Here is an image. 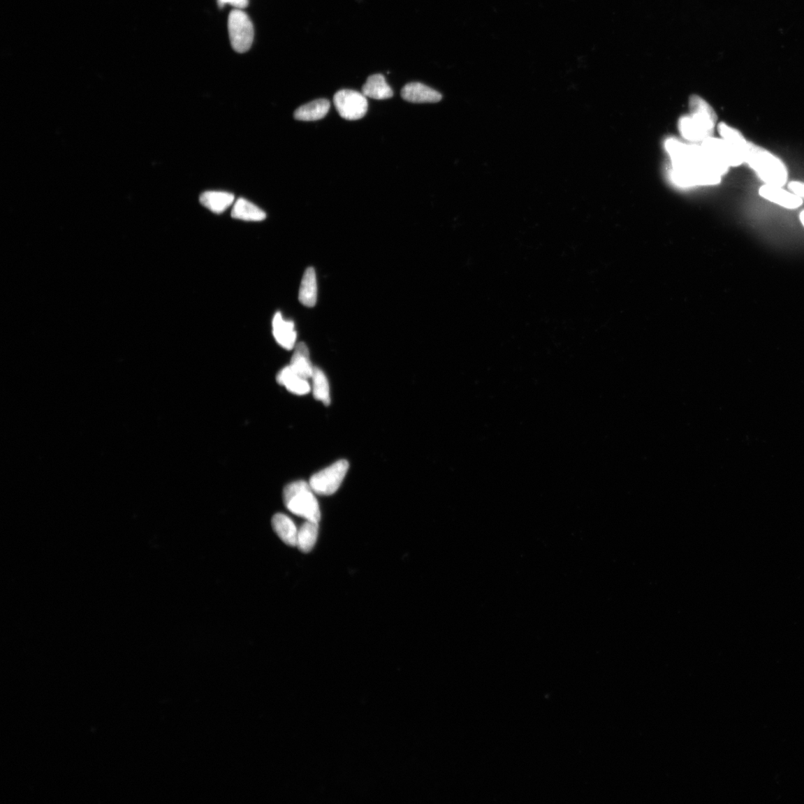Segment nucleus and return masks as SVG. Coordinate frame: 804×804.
Returning a JSON list of instances; mask_svg holds the SVG:
<instances>
[{
    "mask_svg": "<svg viewBox=\"0 0 804 804\" xmlns=\"http://www.w3.org/2000/svg\"><path fill=\"white\" fill-rule=\"evenodd\" d=\"M362 94L373 99L384 100L393 96L392 88L381 74L370 75L362 87Z\"/></svg>",
    "mask_w": 804,
    "mask_h": 804,
    "instance_id": "obj_16",
    "label": "nucleus"
},
{
    "mask_svg": "<svg viewBox=\"0 0 804 804\" xmlns=\"http://www.w3.org/2000/svg\"><path fill=\"white\" fill-rule=\"evenodd\" d=\"M309 483L298 481L289 483L283 491V501L294 515L312 522H319L320 506Z\"/></svg>",
    "mask_w": 804,
    "mask_h": 804,
    "instance_id": "obj_4",
    "label": "nucleus"
},
{
    "mask_svg": "<svg viewBox=\"0 0 804 804\" xmlns=\"http://www.w3.org/2000/svg\"><path fill=\"white\" fill-rule=\"evenodd\" d=\"M220 7L230 4L237 9H243L248 6V0H218Z\"/></svg>",
    "mask_w": 804,
    "mask_h": 804,
    "instance_id": "obj_23",
    "label": "nucleus"
},
{
    "mask_svg": "<svg viewBox=\"0 0 804 804\" xmlns=\"http://www.w3.org/2000/svg\"><path fill=\"white\" fill-rule=\"evenodd\" d=\"M401 95L404 100L411 103H436L443 98L437 90L418 82L406 85Z\"/></svg>",
    "mask_w": 804,
    "mask_h": 804,
    "instance_id": "obj_9",
    "label": "nucleus"
},
{
    "mask_svg": "<svg viewBox=\"0 0 804 804\" xmlns=\"http://www.w3.org/2000/svg\"><path fill=\"white\" fill-rule=\"evenodd\" d=\"M289 366L300 377L307 379L312 378L314 367L312 365L309 350L307 344L301 342L294 347Z\"/></svg>",
    "mask_w": 804,
    "mask_h": 804,
    "instance_id": "obj_14",
    "label": "nucleus"
},
{
    "mask_svg": "<svg viewBox=\"0 0 804 804\" xmlns=\"http://www.w3.org/2000/svg\"><path fill=\"white\" fill-rule=\"evenodd\" d=\"M333 100L339 115L346 120L360 119L368 110L366 96L353 89L339 90Z\"/></svg>",
    "mask_w": 804,
    "mask_h": 804,
    "instance_id": "obj_7",
    "label": "nucleus"
},
{
    "mask_svg": "<svg viewBox=\"0 0 804 804\" xmlns=\"http://www.w3.org/2000/svg\"><path fill=\"white\" fill-rule=\"evenodd\" d=\"M800 219H801V221L802 222L803 225L804 226V211H803V212L801 213V214H800Z\"/></svg>",
    "mask_w": 804,
    "mask_h": 804,
    "instance_id": "obj_24",
    "label": "nucleus"
},
{
    "mask_svg": "<svg viewBox=\"0 0 804 804\" xmlns=\"http://www.w3.org/2000/svg\"><path fill=\"white\" fill-rule=\"evenodd\" d=\"M272 326L274 337L279 346L287 350L295 347L298 334L293 321L284 320L281 312H277L274 316Z\"/></svg>",
    "mask_w": 804,
    "mask_h": 804,
    "instance_id": "obj_10",
    "label": "nucleus"
},
{
    "mask_svg": "<svg viewBox=\"0 0 804 804\" xmlns=\"http://www.w3.org/2000/svg\"><path fill=\"white\" fill-rule=\"evenodd\" d=\"M665 148L671 159V180L678 187L716 185L729 171V167L701 144L687 145L671 138L665 142Z\"/></svg>",
    "mask_w": 804,
    "mask_h": 804,
    "instance_id": "obj_1",
    "label": "nucleus"
},
{
    "mask_svg": "<svg viewBox=\"0 0 804 804\" xmlns=\"http://www.w3.org/2000/svg\"><path fill=\"white\" fill-rule=\"evenodd\" d=\"M277 381L290 393L298 395H307L312 391V385L309 382V379L298 375L290 366H287L279 372Z\"/></svg>",
    "mask_w": 804,
    "mask_h": 804,
    "instance_id": "obj_11",
    "label": "nucleus"
},
{
    "mask_svg": "<svg viewBox=\"0 0 804 804\" xmlns=\"http://www.w3.org/2000/svg\"><path fill=\"white\" fill-rule=\"evenodd\" d=\"M235 196L226 191H208L200 197L201 205L214 213L221 214L233 203Z\"/></svg>",
    "mask_w": 804,
    "mask_h": 804,
    "instance_id": "obj_13",
    "label": "nucleus"
},
{
    "mask_svg": "<svg viewBox=\"0 0 804 804\" xmlns=\"http://www.w3.org/2000/svg\"><path fill=\"white\" fill-rule=\"evenodd\" d=\"M311 379L312 390L315 400L323 402L325 405H330V388L324 372L319 367H314Z\"/></svg>",
    "mask_w": 804,
    "mask_h": 804,
    "instance_id": "obj_20",
    "label": "nucleus"
},
{
    "mask_svg": "<svg viewBox=\"0 0 804 804\" xmlns=\"http://www.w3.org/2000/svg\"><path fill=\"white\" fill-rule=\"evenodd\" d=\"M319 522L307 520L298 530L297 546L302 553H309L318 540Z\"/></svg>",
    "mask_w": 804,
    "mask_h": 804,
    "instance_id": "obj_19",
    "label": "nucleus"
},
{
    "mask_svg": "<svg viewBox=\"0 0 804 804\" xmlns=\"http://www.w3.org/2000/svg\"><path fill=\"white\" fill-rule=\"evenodd\" d=\"M718 131L722 137V139L730 142L735 147H737V148H738L743 153L745 145L747 143H748V141L745 140L744 136L740 131L735 129L724 123H720L719 124Z\"/></svg>",
    "mask_w": 804,
    "mask_h": 804,
    "instance_id": "obj_21",
    "label": "nucleus"
},
{
    "mask_svg": "<svg viewBox=\"0 0 804 804\" xmlns=\"http://www.w3.org/2000/svg\"><path fill=\"white\" fill-rule=\"evenodd\" d=\"M318 299V284L313 268L305 271L299 291V300L305 307H314Z\"/></svg>",
    "mask_w": 804,
    "mask_h": 804,
    "instance_id": "obj_17",
    "label": "nucleus"
},
{
    "mask_svg": "<svg viewBox=\"0 0 804 804\" xmlns=\"http://www.w3.org/2000/svg\"><path fill=\"white\" fill-rule=\"evenodd\" d=\"M690 116L679 121V130L683 138L693 142H701L712 138L717 126L716 112L699 96L689 101Z\"/></svg>",
    "mask_w": 804,
    "mask_h": 804,
    "instance_id": "obj_2",
    "label": "nucleus"
},
{
    "mask_svg": "<svg viewBox=\"0 0 804 804\" xmlns=\"http://www.w3.org/2000/svg\"><path fill=\"white\" fill-rule=\"evenodd\" d=\"M272 526L281 540L291 547L297 546L298 529L286 515L277 513L272 518Z\"/></svg>",
    "mask_w": 804,
    "mask_h": 804,
    "instance_id": "obj_12",
    "label": "nucleus"
},
{
    "mask_svg": "<svg viewBox=\"0 0 804 804\" xmlns=\"http://www.w3.org/2000/svg\"><path fill=\"white\" fill-rule=\"evenodd\" d=\"M349 468L348 461L341 460L315 473L309 481L312 489L315 494L320 495L335 494L345 479Z\"/></svg>",
    "mask_w": 804,
    "mask_h": 804,
    "instance_id": "obj_5",
    "label": "nucleus"
},
{
    "mask_svg": "<svg viewBox=\"0 0 804 804\" xmlns=\"http://www.w3.org/2000/svg\"><path fill=\"white\" fill-rule=\"evenodd\" d=\"M759 194L766 200L789 210L798 208L803 203L800 197L794 192L786 191L782 187L765 184L759 189Z\"/></svg>",
    "mask_w": 804,
    "mask_h": 804,
    "instance_id": "obj_8",
    "label": "nucleus"
},
{
    "mask_svg": "<svg viewBox=\"0 0 804 804\" xmlns=\"http://www.w3.org/2000/svg\"><path fill=\"white\" fill-rule=\"evenodd\" d=\"M743 154L744 162L766 184L783 187L787 183L789 173L787 166L771 152L748 141Z\"/></svg>",
    "mask_w": 804,
    "mask_h": 804,
    "instance_id": "obj_3",
    "label": "nucleus"
},
{
    "mask_svg": "<svg viewBox=\"0 0 804 804\" xmlns=\"http://www.w3.org/2000/svg\"><path fill=\"white\" fill-rule=\"evenodd\" d=\"M232 217L246 221H262L266 219V213L253 203L244 198H240L234 203Z\"/></svg>",
    "mask_w": 804,
    "mask_h": 804,
    "instance_id": "obj_18",
    "label": "nucleus"
},
{
    "mask_svg": "<svg viewBox=\"0 0 804 804\" xmlns=\"http://www.w3.org/2000/svg\"><path fill=\"white\" fill-rule=\"evenodd\" d=\"M330 107V101L325 98L316 99L298 108L294 112V118L305 122L320 120L328 115Z\"/></svg>",
    "mask_w": 804,
    "mask_h": 804,
    "instance_id": "obj_15",
    "label": "nucleus"
},
{
    "mask_svg": "<svg viewBox=\"0 0 804 804\" xmlns=\"http://www.w3.org/2000/svg\"><path fill=\"white\" fill-rule=\"evenodd\" d=\"M230 40L233 50L244 53L251 49L254 39L252 21L242 9H234L228 18Z\"/></svg>",
    "mask_w": 804,
    "mask_h": 804,
    "instance_id": "obj_6",
    "label": "nucleus"
},
{
    "mask_svg": "<svg viewBox=\"0 0 804 804\" xmlns=\"http://www.w3.org/2000/svg\"><path fill=\"white\" fill-rule=\"evenodd\" d=\"M789 189L794 192V194L804 199V183L801 181H792L788 185Z\"/></svg>",
    "mask_w": 804,
    "mask_h": 804,
    "instance_id": "obj_22",
    "label": "nucleus"
}]
</instances>
